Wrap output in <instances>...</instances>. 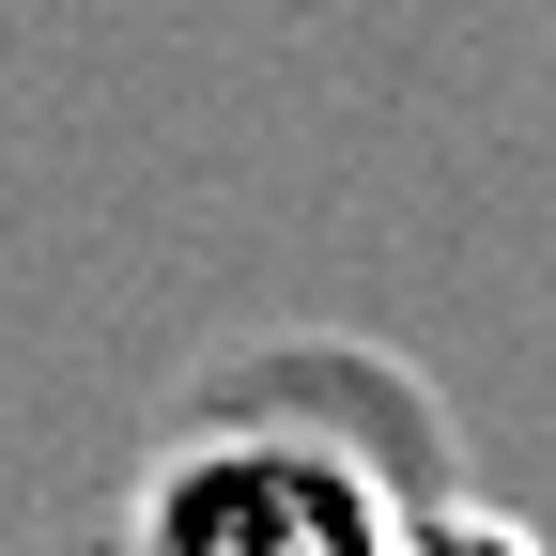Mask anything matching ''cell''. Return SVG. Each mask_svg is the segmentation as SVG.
Here are the masks:
<instances>
[{"mask_svg": "<svg viewBox=\"0 0 556 556\" xmlns=\"http://www.w3.org/2000/svg\"><path fill=\"white\" fill-rule=\"evenodd\" d=\"M387 479L309 417H217L170 433L139 479V556H387Z\"/></svg>", "mask_w": 556, "mask_h": 556, "instance_id": "1", "label": "cell"}, {"mask_svg": "<svg viewBox=\"0 0 556 556\" xmlns=\"http://www.w3.org/2000/svg\"><path fill=\"white\" fill-rule=\"evenodd\" d=\"M387 556H556V541L479 510V495H448V510H387Z\"/></svg>", "mask_w": 556, "mask_h": 556, "instance_id": "2", "label": "cell"}]
</instances>
